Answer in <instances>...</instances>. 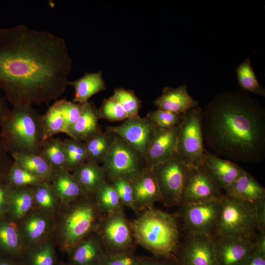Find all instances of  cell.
I'll list each match as a JSON object with an SVG mask.
<instances>
[{
	"label": "cell",
	"instance_id": "5bb4252c",
	"mask_svg": "<svg viewBox=\"0 0 265 265\" xmlns=\"http://www.w3.org/2000/svg\"><path fill=\"white\" fill-rule=\"evenodd\" d=\"M156 129L146 117L138 115L128 118L119 125L107 127L106 130L118 136L145 157Z\"/></svg>",
	"mask_w": 265,
	"mask_h": 265
},
{
	"label": "cell",
	"instance_id": "d6986e66",
	"mask_svg": "<svg viewBox=\"0 0 265 265\" xmlns=\"http://www.w3.org/2000/svg\"><path fill=\"white\" fill-rule=\"evenodd\" d=\"M106 252L94 232L79 242L67 253L70 265H101Z\"/></svg>",
	"mask_w": 265,
	"mask_h": 265
},
{
	"label": "cell",
	"instance_id": "1f68e13d",
	"mask_svg": "<svg viewBox=\"0 0 265 265\" xmlns=\"http://www.w3.org/2000/svg\"><path fill=\"white\" fill-rule=\"evenodd\" d=\"M113 140V134L101 131L84 142L87 161L100 164L106 158Z\"/></svg>",
	"mask_w": 265,
	"mask_h": 265
},
{
	"label": "cell",
	"instance_id": "7dc6e473",
	"mask_svg": "<svg viewBox=\"0 0 265 265\" xmlns=\"http://www.w3.org/2000/svg\"><path fill=\"white\" fill-rule=\"evenodd\" d=\"M12 189L4 182H0V217L6 213Z\"/></svg>",
	"mask_w": 265,
	"mask_h": 265
},
{
	"label": "cell",
	"instance_id": "5b68a950",
	"mask_svg": "<svg viewBox=\"0 0 265 265\" xmlns=\"http://www.w3.org/2000/svg\"><path fill=\"white\" fill-rule=\"evenodd\" d=\"M0 133L11 155L21 152L40 153L46 140L42 115L29 105L13 106L0 125Z\"/></svg>",
	"mask_w": 265,
	"mask_h": 265
},
{
	"label": "cell",
	"instance_id": "44dd1931",
	"mask_svg": "<svg viewBox=\"0 0 265 265\" xmlns=\"http://www.w3.org/2000/svg\"><path fill=\"white\" fill-rule=\"evenodd\" d=\"M154 104L158 109L180 114L198 106V101L189 95L186 84L177 88L165 87Z\"/></svg>",
	"mask_w": 265,
	"mask_h": 265
},
{
	"label": "cell",
	"instance_id": "83f0119b",
	"mask_svg": "<svg viewBox=\"0 0 265 265\" xmlns=\"http://www.w3.org/2000/svg\"><path fill=\"white\" fill-rule=\"evenodd\" d=\"M55 241L51 236L33 246L26 249L22 261L24 265H57L59 261Z\"/></svg>",
	"mask_w": 265,
	"mask_h": 265
},
{
	"label": "cell",
	"instance_id": "816d5d0a",
	"mask_svg": "<svg viewBox=\"0 0 265 265\" xmlns=\"http://www.w3.org/2000/svg\"><path fill=\"white\" fill-rule=\"evenodd\" d=\"M10 110L5 100L0 96V125L7 117Z\"/></svg>",
	"mask_w": 265,
	"mask_h": 265
},
{
	"label": "cell",
	"instance_id": "d6a6232c",
	"mask_svg": "<svg viewBox=\"0 0 265 265\" xmlns=\"http://www.w3.org/2000/svg\"><path fill=\"white\" fill-rule=\"evenodd\" d=\"M93 195L96 205L103 214L124 210L117 192L109 181L104 184Z\"/></svg>",
	"mask_w": 265,
	"mask_h": 265
},
{
	"label": "cell",
	"instance_id": "bcb514c9",
	"mask_svg": "<svg viewBox=\"0 0 265 265\" xmlns=\"http://www.w3.org/2000/svg\"><path fill=\"white\" fill-rule=\"evenodd\" d=\"M12 163L3 145L0 133V182H4L5 174Z\"/></svg>",
	"mask_w": 265,
	"mask_h": 265
},
{
	"label": "cell",
	"instance_id": "7bdbcfd3",
	"mask_svg": "<svg viewBox=\"0 0 265 265\" xmlns=\"http://www.w3.org/2000/svg\"><path fill=\"white\" fill-rule=\"evenodd\" d=\"M53 104L60 111L69 132L70 128L80 116L83 104H79L65 99H60L55 101Z\"/></svg>",
	"mask_w": 265,
	"mask_h": 265
},
{
	"label": "cell",
	"instance_id": "cb8c5ba5",
	"mask_svg": "<svg viewBox=\"0 0 265 265\" xmlns=\"http://www.w3.org/2000/svg\"><path fill=\"white\" fill-rule=\"evenodd\" d=\"M24 252L16 223L6 214L0 217V254L22 260Z\"/></svg>",
	"mask_w": 265,
	"mask_h": 265
},
{
	"label": "cell",
	"instance_id": "8d00e7d4",
	"mask_svg": "<svg viewBox=\"0 0 265 265\" xmlns=\"http://www.w3.org/2000/svg\"><path fill=\"white\" fill-rule=\"evenodd\" d=\"M66 155L65 169L70 172L87 161L84 143L71 137L63 139Z\"/></svg>",
	"mask_w": 265,
	"mask_h": 265
},
{
	"label": "cell",
	"instance_id": "f1b7e54d",
	"mask_svg": "<svg viewBox=\"0 0 265 265\" xmlns=\"http://www.w3.org/2000/svg\"><path fill=\"white\" fill-rule=\"evenodd\" d=\"M33 208L32 187H16L12 189L5 214L16 223Z\"/></svg>",
	"mask_w": 265,
	"mask_h": 265
},
{
	"label": "cell",
	"instance_id": "52a82bcc",
	"mask_svg": "<svg viewBox=\"0 0 265 265\" xmlns=\"http://www.w3.org/2000/svg\"><path fill=\"white\" fill-rule=\"evenodd\" d=\"M202 109L198 106L184 114L177 138L176 153L187 167L203 165L205 148L201 125Z\"/></svg>",
	"mask_w": 265,
	"mask_h": 265
},
{
	"label": "cell",
	"instance_id": "e575fe53",
	"mask_svg": "<svg viewBox=\"0 0 265 265\" xmlns=\"http://www.w3.org/2000/svg\"><path fill=\"white\" fill-rule=\"evenodd\" d=\"M4 182L14 188L22 186L32 187L49 182L30 172L13 161L5 174Z\"/></svg>",
	"mask_w": 265,
	"mask_h": 265
},
{
	"label": "cell",
	"instance_id": "4316f807",
	"mask_svg": "<svg viewBox=\"0 0 265 265\" xmlns=\"http://www.w3.org/2000/svg\"><path fill=\"white\" fill-rule=\"evenodd\" d=\"M68 85L72 86L75 91L72 102L81 104L88 102L93 95L106 89L101 71L96 73H85L80 79L69 81Z\"/></svg>",
	"mask_w": 265,
	"mask_h": 265
},
{
	"label": "cell",
	"instance_id": "8fae6325",
	"mask_svg": "<svg viewBox=\"0 0 265 265\" xmlns=\"http://www.w3.org/2000/svg\"><path fill=\"white\" fill-rule=\"evenodd\" d=\"M223 194L203 165L187 167L180 206L220 201Z\"/></svg>",
	"mask_w": 265,
	"mask_h": 265
},
{
	"label": "cell",
	"instance_id": "60d3db41",
	"mask_svg": "<svg viewBox=\"0 0 265 265\" xmlns=\"http://www.w3.org/2000/svg\"><path fill=\"white\" fill-rule=\"evenodd\" d=\"M145 117L157 128L169 129L179 125L182 121L184 114L157 109L149 112Z\"/></svg>",
	"mask_w": 265,
	"mask_h": 265
},
{
	"label": "cell",
	"instance_id": "ee69618b",
	"mask_svg": "<svg viewBox=\"0 0 265 265\" xmlns=\"http://www.w3.org/2000/svg\"><path fill=\"white\" fill-rule=\"evenodd\" d=\"M141 257L134 251L107 253L101 265H138Z\"/></svg>",
	"mask_w": 265,
	"mask_h": 265
},
{
	"label": "cell",
	"instance_id": "b9f144b4",
	"mask_svg": "<svg viewBox=\"0 0 265 265\" xmlns=\"http://www.w3.org/2000/svg\"><path fill=\"white\" fill-rule=\"evenodd\" d=\"M98 111L100 119L109 121H121L128 119L126 112L113 96L104 100Z\"/></svg>",
	"mask_w": 265,
	"mask_h": 265
},
{
	"label": "cell",
	"instance_id": "f546056e",
	"mask_svg": "<svg viewBox=\"0 0 265 265\" xmlns=\"http://www.w3.org/2000/svg\"><path fill=\"white\" fill-rule=\"evenodd\" d=\"M34 208L54 218L62 203L50 182L32 186Z\"/></svg>",
	"mask_w": 265,
	"mask_h": 265
},
{
	"label": "cell",
	"instance_id": "603a6c76",
	"mask_svg": "<svg viewBox=\"0 0 265 265\" xmlns=\"http://www.w3.org/2000/svg\"><path fill=\"white\" fill-rule=\"evenodd\" d=\"M100 119L98 108L93 103L87 102L83 104L80 116L69 130V136L85 142L102 131L99 126Z\"/></svg>",
	"mask_w": 265,
	"mask_h": 265
},
{
	"label": "cell",
	"instance_id": "7402d4cb",
	"mask_svg": "<svg viewBox=\"0 0 265 265\" xmlns=\"http://www.w3.org/2000/svg\"><path fill=\"white\" fill-rule=\"evenodd\" d=\"M224 191L229 196L253 203L265 199V188L245 170Z\"/></svg>",
	"mask_w": 265,
	"mask_h": 265
},
{
	"label": "cell",
	"instance_id": "db71d44e",
	"mask_svg": "<svg viewBox=\"0 0 265 265\" xmlns=\"http://www.w3.org/2000/svg\"><path fill=\"white\" fill-rule=\"evenodd\" d=\"M57 265H70L68 262L66 263L63 261H59Z\"/></svg>",
	"mask_w": 265,
	"mask_h": 265
},
{
	"label": "cell",
	"instance_id": "2e32d148",
	"mask_svg": "<svg viewBox=\"0 0 265 265\" xmlns=\"http://www.w3.org/2000/svg\"><path fill=\"white\" fill-rule=\"evenodd\" d=\"M213 240L218 265H244L254 252L251 239L215 235Z\"/></svg>",
	"mask_w": 265,
	"mask_h": 265
},
{
	"label": "cell",
	"instance_id": "f907efd6",
	"mask_svg": "<svg viewBox=\"0 0 265 265\" xmlns=\"http://www.w3.org/2000/svg\"><path fill=\"white\" fill-rule=\"evenodd\" d=\"M244 265H265V255L254 251Z\"/></svg>",
	"mask_w": 265,
	"mask_h": 265
},
{
	"label": "cell",
	"instance_id": "8992f818",
	"mask_svg": "<svg viewBox=\"0 0 265 265\" xmlns=\"http://www.w3.org/2000/svg\"><path fill=\"white\" fill-rule=\"evenodd\" d=\"M215 235L253 240L257 233L255 203L241 200L224 193Z\"/></svg>",
	"mask_w": 265,
	"mask_h": 265
},
{
	"label": "cell",
	"instance_id": "9a60e30c",
	"mask_svg": "<svg viewBox=\"0 0 265 265\" xmlns=\"http://www.w3.org/2000/svg\"><path fill=\"white\" fill-rule=\"evenodd\" d=\"M16 223L25 251L52 236L54 219L33 208Z\"/></svg>",
	"mask_w": 265,
	"mask_h": 265
},
{
	"label": "cell",
	"instance_id": "ac0fdd59",
	"mask_svg": "<svg viewBox=\"0 0 265 265\" xmlns=\"http://www.w3.org/2000/svg\"><path fill=\"white\" fill-rule=\"evenodd\" d=\"M130 182L135 206L139 212L154 208L155 203L161 201L159 189L152 168L146 169Z\"/></svg>",
	"mask_w": 265,
	"mask_h": 265
},
{
	"label": "cell",
	"instance_id": "4dcf8cb0",
	"mask_svg": "<svg viewBox=\"0 0 265 265\" xmlns=\"http://www.w3.org/2000/svg\"><path fill=\"white\" fill-rule=\"evenodd\" d=\"M11 156L18 165L50 182L53 171L40 153L21 152Z\"/></svg>",
	"mask_w": 265,
	"mask_h": 265
},
{
	"label": "cell",
	"instance_id": "681fc988",
	"mask_svg": "<svg viewBox=\"0 0 265 265\" xmlns=\"http://www.w3.org/2000/svg\"><path fill=\"white\" fill-rule=\"evenodd\" d=\"M252 241L254 251L265 255V233L257 232Z\"/></svg>",
	"mask_w": 265,
	"mask_h": 265
},
{
	"label": "cell",
	"instance_id": "277c9868",
	"mask_svg": "<svg viewBox=\"0 0 265 265\" xmlns=\"http://www.w3.org/2000/svg\"><path fill=\"white\" fill-rule=\"evenodd\" d=\"M102 215L93 195L84 194L62 204L54 218L52 237L56 247L67 254L75 245L95 232Z\"/></svg>",
	"mask_w": 265,
	"mask_h": 265
},
{
	"label": "cell",
	"instance_id": "7a4b0ae2",
	"mask_svg": "<svg viewBox=\"0 0 265 265\" xmlns=\"http://www.w3.org/2000/svg\"><path fill=\"white\" fill-rule=\"evenodd\" d=\"M205 149L234 162L257 163L265 158V111L242 90L216 95L201 112Z\"/></svg>",
	"mask_w": 265,
	"mask_h": 265
},
{
	"label": "cell",
	"instance_id": "74e56055",
	"mask_svg": "<svg viewBox=\"0 0 265 265\" xmlns=\"http://www.w3.org/2000/svg\"><path fill=\"white\" fill-rule=\"evenodd\" d=\"M42 122L46 140L59 133L69 135L62 115L53 104L42 115Z\"/></svg>",
	"mask_w": 265,
	"mask_h": 265
},
{
	"label": "cell",
	"instance_id": "d590c367",
	"mask_svg": "<svg viewBox=\"0 0 265 265\" xmlns=\"http://www.w3.org/2000/svg\"><path fill=\"white\" fill-rule=\"evenodd\" d=\"M238 84L241 90L255 94L265 96V90L258 82L249 59L245 58L237 68Z\"/></svg>",
	"mask_w": 265,
	"mask_h": 265
},
{
	"label": "cell",
	"instance_id": "9c48e42d",
	"mask_svg": "<svg viewBox=\"0 0 265 265\" xmlns=\"http://www.w3.org/2000/svg\"><path fill=\"white\" fill-rule=\"evenodd\" d=\"M95 232L107 253L134 251L131 222L124 210L103 214Z\"/></svg>",
	"mask_w": 265,
	"mask_h": 265
},
{
	"label": "cell",
	"instance_id": "7c38bea8",
	"mask_svg": "<svg viewBox=\"0 0 265 265\" xmlns=\"http://www.w3.org/2000/svg\"><path fill=\"white\" fill-rule=\"evenodd\" d=\"M180 216L186 234L198 233L213 237L219 221L220 200L180 206Z\"/></svg>",
	"mask_w": 265,
	"mask_h": 265
},
{
	"label": "cell",
	"instance_id": "3957f363",
	"mask_svg": "<svg viewBox=\"0 0 265 265\" xmlns=\"http://www.w3.org/2000/svg\"><path fill=\"white\" fill-rule=\"evenodd\" d=\"M131 224L135 243L154 256L175 258L181 243L176 215L153 208L139 213Z\"/></svg>",
	"mask_w": 265,
	"mask_h": 265
},
{
	"label": "cell",
	"instance_id": "e0dca14e",
	"mask_svg": "<svg viewBox=\"0 0 265 265\" xmlns=\"http://www.w3.org/2000/svg\"><path fill=\"white\" fill-rule=\"evenodd\" d=\"M180 124L169 129L157 128L145 155L149 167L167 160L176 153Z\"/></svg>",
	"mask_w": 265,
	"mask_h": 265
},
{
	"label": "cell",
	"instance_id": "ab89813d",
	"mask_svg": "<svg viewBox=\"0 0 265 265\" xmlns=\"http://www.w3.org/2000/svg\"><path fill=\"white\" fill-rule=\"evenodd\" d=\"M115 189L119 200L124 206L129 208L136 215L139 214L134 202L133 192L131 182L123 177H119L109 181Z\"/></svg>",
	"mask_w": 265,
	"mask_h": 265
},
{
	"label": "cell",
	"instance_id": "d4e9b609",
	"mask_svg": "<svg viewBox=\"0 0 265 265\" xmlns=\"http://www.w3.org/2000/svg\"><path fill=\"white\" fill-rule=\"evenodd\" d=\"M72 174L85 194L94 195L108 181L106 173L99 164L86 161L74 169Z\"/></svg>",
	"mask_w": 265,
	"mask_h": 265
},
{
	"label": "cell",
	"instance_id": "ba28073f",
	"mask_svg": "<svg viewBox=\"0 0 265 265\" xmlns=\"http://www.w3.org/2000/svg\"><path fill=\"white\" fill-rule=\"evenodd\" d=\"M113 134L112 142L102 162L108 181L123 177L131 181L148 167L145 157Z\"/></svg>",
	"mask_w": 265,
	"mask_h": 265
},
{
	"label": "cell",
	"instance_id": "484cf974",
	"mask_svg": "<svg viewBox=\"0 0 265 265\" xmlns=\"http://www.w3.org/2000/svg\"><path fill=\"white\" fill-rule=\"evenodd\" d=\"M50 184L62 204L69 203L85 194L72 173L66 169L54 171Z\"/></svg>",
	"mask_w": 265,
	"mask_h": 265
},
{
	"label": "cell",
	"instance_id": "f6af8a7d",
	"mask_svg": "<svg viewBox=\"0 0 265 265\" xmlns=\"http://www.w3.org/2000/svg\"><path fill=\"white\" fill-rule=\"evenodd\" d=\"M138 265H178L175 258L164 257H141Z\"/></svg>",
	"mask_w": 265,
	"mask_h": 265
},
{
	"label": "cell",
	"instance_id": "30bf717a",
	"mask_svg": "<svg viewBox=\"0 0 265 265\" xmlns=\"http://www.w3.org/2000/svg\"><path fill=\"white\" fill-rule=\"evenodd\" d=\"M164 206H180L187 167L175 153L167 160L152 168Z\"/></svg>",
	"mask_w": 265,
	"mask_h": 265
},
{
	"label": "cell",
	"instance_id": "f35d334b",
	"mask_svg": "<svg viewBox=\"0 0 265 265\" xmlns=\"http://www.w3.org/2000/svg\"><path fill=\"white\" fill-rule=\"evenodd\" d=\"M112 96L121 105L126 112L128 118L139 115L141 102L132 90L123 88H115Z\"/></svg>",
	"mask_w": 265,
	"mask_h": 265
},
{
	"label": "cell",
	"instance_id": "ffe728a7",
	"mask_svg": "<svg viewBox=\"0 0 265 265\" xmlns=\"http://www.w3.org/2000/svg\"><path fill=\"white\" fill-rule=\"evenodd\" d=\"M203 165L221 190L230 186L244 170L236 162L218 157L206 149Z\"/></svg>",
	"mask_w": 265,
	"mask_h": 265
},
{
	"label": "cell",
	"instance_id": "c3c4849f",
	"mask_svg": "<svg viewBox=\"0 0 265 265\" xmlns=\"http://www.w3.org/2000/svg\"><path fill=\"white\" fill-rule=\"evenodd\" d=\"M256 207V223L258 232L265 233V199L255 203Z\"/></svg>",
	"mask_w": 265,
	"mask_h": 265
},
{
	"label": "cell",
	"instance_id": "6da1fadb",
	"mask_svg": "<svg viewBox=\"0 0 265 265\" xmlns=\"http://www.w3.org/2000/svg\"><path fill=\"white\" fill-rule=\"evenodd\" d=\"M71 68L61 37L23 25L0 28V88L13 106L57 100Z\"/></svg>",
	"mask_w": 265,
	"mask_h": 265
},
{
	"label": "cell",
	"instance_id": "4fadbf2b",
	"mask_svg": "<svg viewBox=\"0 0 265 265\" xmlns=\"http://www.w3.org/2000/svg\"><path fill=\"white\" fill-rule=\"evenodd\" d=\"M175 258L178 265H218L213 237L186 234L179 246Z\"/></svg>",
	"mask_w": 265,
	"mask_h": 265
},
{
	"label": "cell",
	"instance_id": "f5cc1de1",
	"mask_svg": "<svg viewBox=\"0 0 265 265\" xmlns=\"http://www.w3.org/2000/svg\"><path fill=\"white\" fill-rule=\"evenodd\" d=\"M0 265H24L22 260L0 254Z\"/></svg>",
	"mask_w": 265,
	"mask_h": 265
},
{
	"label": "cell",
	"instance_id": "836d02e7",
	"mask_svg": "<svg viewBox=\"0 0 265 265\" xmlns=\"http://www.w3.org/2000/svg\"><path fill=\"white\" fill-rule=\"evenodd\" d=\"M40 153L49 163L53 172L65 169L66 155L63 139L53 137L47 139Z\"/></svg>",
	"mask_w": 265,
	"mask_h": 265
}]
</instances>
